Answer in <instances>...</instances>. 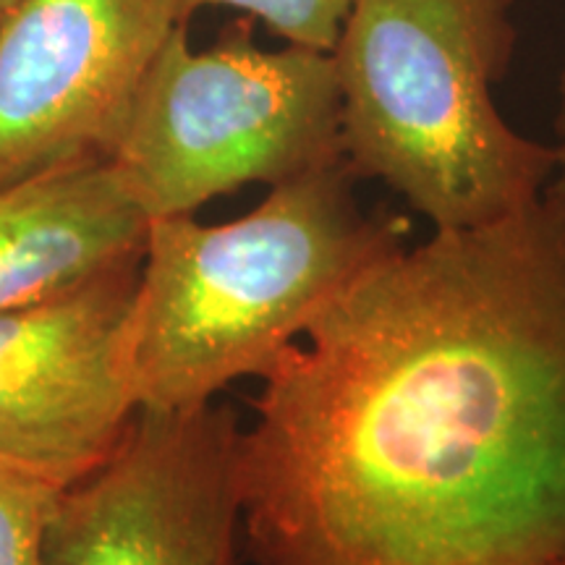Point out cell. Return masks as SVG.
Returning a JSON list of instances; mask_svg holds the SVG:
<instances>
[{
	"label": "cell",
	"instance_id": "1",
	"mask_svg": "<svg viewBox=\"0 0 565 565\" xmlns=\"http://www.w3.org/2000/svg\"><path fill=\"white\" fill-rule=\"evenodd\" d=\"M252 565L565 563V204L435 231L263 372Z\"/></svg>",
	"mask_w": 565,
	"mask_h": 565
},
{
	"label": "cell",
	"instance_id": "2",
	"mask_svg": "<svg viewBox=\"0 0 565 565\" xmlns=\"http://www.w3.org/2000/svg\"><path fill=\"white\" fill-rule=\"evenodd\" d=\"M353 183L338 162L236 221H150L129 320L139 408L189 412L263 377L345 286L404 249L408 223L366 212Z\"/></svg>",
	"mask_w": 565,
	"mask_h": 565
},
{
	"label": "cell",
	"instance_id": "3",
	"mask_svg": "<svg viewBox=\"0 0 565 565\" xmlns=\"http://www.w3.org/2000/svg\"><path fill=\"white\" fill-rule=\"evenodd\" d=\"M519 0H353L333 47L343 158L435 231L475 228L540 200L555 147L494 103Z\"/></svg>",
	"mask_w": 565,
	"mask_h": 565
},
{
	"label": "cell",
	"instance_id": "4",
	"mask_svg": "<svg viewBox=\"0 0 565 565\" xmlns=\"http://www.w3.org/2000/svg\"><path fill=\"white\" fill-rule=\"evenodd\" d=\"M147 221L194 215L246 183H280L343 158L333 53L254 40L236 19L204 51L179 26L141 84L110 154Z\"/></svg>",
	"mask_w": 565,
	"mask_h": 565
},
{
	"label": "cell",
	"instance_id": "5",
	"mask_svg": "<svg viewBox=\"0 0 565 565\" xmlns=\"http://www.w3.org/2000/svg\"><path fill=\"white\" fill-rule=\"evenodd\" d=\"M238 443L215 401L139 408L108 461L55 498L42 565H238Z\"/></svg>",
	"mask_w": 565,
	"mask_h": 565
},
{
	"label": "cell",
	"instance_id": "6",
	"mask_svg": "<svg viewBox=\"0 0 565 565\" xmlns=\"http://www.w3.org/2000/svg\"><path fill=\"white\" fill-rule=\"evenodd\" d=\"M175 0H19L0 24V189L116 150Z\"/></svg>",
	"mask_w": 565,
	"mask_h": 565
},
{
	"label": "cell",
	"instance_id": "7",
	"mask_svg": "<svg viewBox=\"0 0 565 565\" xmlns=\"http://www.w3.org/2000/svg\"><path fill=\"white\" fill-rule=\"evenodd\" d=\"M139 267L0 315V463L63 492L121 445L139 412L129 366Z\"/></svg>",
	"mask_w": 565,
	"mask_h": 565
},
{
	"label": "cell",
	"instance_id": "8",
	"mask_svg": "<svg viewBox=\"0 0 565 565\" xmlns=\"http://www.w3.org/2000/svg\"><path fill=\"white\" fill-rule=\"evenodd\" d=\"M147 221L105 158L0 189V315L66 296L145 257Z\"/></svg>",
	"mask_w": 565,
	"mask_h": 565
},
{
	"label": "cell",
	"instance_id": "9",
	"mask_svg": "<svg viewBox=\"0 0 565 565\" xmlns=\"http://www.w3.org/2000/svg\"><path fill=\"white\" fill-rule=\"evenodd\" d=\"M351 6L353 0H175V17L189 26L202 9H236L263 21L286 45L333 53Z\"/></svg>",
	"mask_w": 565,
	"mask_h": 565
},
{
	"label": "cell",
	"instance_id": "10",
	"mask_svg": "<svg viewBox=\"0 0 565 565\" xmlns=\"http://www.w3.org/2000/svg\"><path fill=\"white\" fill-rule=\"evenodd\" d=\"M58 490L0 463V565H42L45 529Z\"/></svg>",
	"mask_w": 565,
	"mask_h": 565
},
{
	"label": "cell",
	"instance_id": "11",
	"mask_svg": "<svg viewBox=\"0 0 565 565\" xmlns=\"http://www.w3.org/2000/svg\"><path fill=\"white\" fill-rule=\"evenodd\" d=\"M555 175L550 181V189L561 196L565 204V68L557 79V116H555Z\"/></svg>",
	"mask_w": 565,
	"mask_h": 565
},
{
	"label": "cell",
	"instance_id": "12",
	"mask_svg": "<svg viewBox=\"0 0 565 565\" xmlns=\"http://www.w3.org/2000/svg\"><path fill=\"white\" fill-rule=\"evenodd\" d=\"M17 3H19V0H0V24H3L6 17H9Z\"/></svg>",
	"mask_w": 565,
	"mask_h": 565
},
{
	"label": "cell",
	"instance_id": "13",
	"mask_svg": "<svg viewBox=\"0 0 565 565\" xmlns=\"http://www.w3.org/2000/svg\"><path fill=\"white\" fill-rule=\"evenodd\" d=\"M561 565H565V563H561Z\"/></svg>",
	"mask_w": 565,
	"mask_h": 565
}]
</instances>
